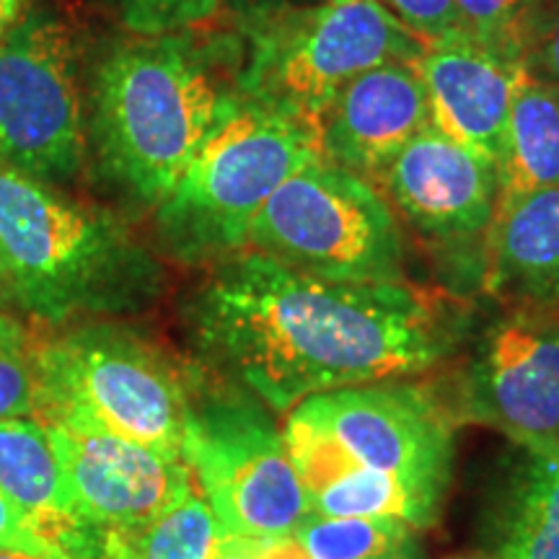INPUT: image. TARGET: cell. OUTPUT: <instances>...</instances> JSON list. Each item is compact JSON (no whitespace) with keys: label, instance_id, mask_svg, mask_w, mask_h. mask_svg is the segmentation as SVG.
<instances>
[{"label":"cell","instance_id":"cell-1","mask_svg":"<svg viewBox=\"0 0 559 559\" xmlns=\"http://www.w3.org/2000/svg\"><path fill=\"white\" fill-rule=\"evenodd\" d=\"M198 366L275 415L324 391L425 373L464 319L409 283H337L243 249L210 264L181 306Z\"/></svg>","mask_w":559,"mask_h":559},{"label":"cell","instance_id":"cell-2","mask_svg":"<svg viewBox=\"0 0 559 559\" xmlns=\"http://www.w3.org/2000/svg\"><path fill=\"white\" fill-rule=\"evenodd\" d=\"M239 68L241 41L194 29L107 41L83 66L86 166L130 207L153 213L239 109Z\"/></svg>","mask_w":559,"mask_h":559},{"label":"cell","instance_id":"cell-3","mask_svg":"<svg viewBox=\"0 0 559 559\" xmlns=\"http://www.w3.org/2000/svg\"><path fill=\"white\" fill-rule=\"evenodd\" d=\"M0 267L13 311L47 326L148 311L166 270L111 210L0 164Z\"/></svg>","mask_w":559,"mask_h":559},{"label":"cell","instance_id":"cell-4","mask_svg":"<svg viewBox=\"0 0 559 559\" xmlns=\"http://www.w3.org/2000/svg\"><path fill=\"white\" fill-rule=\"evenodd\" d=\"M192 373L128 321H79L34 342V415L185 459Z\"/></svg>","mask_w":559,"mask_h":559},{"label":"cell","instance_id":"cell-5","mask_svg":"<svg viewBox=\"0 0 559 559\" xmlns=\"http://www.w3.org/2000/svg\"><path fill=\"white\" fill-rule=\"evenodd\" d=\"M317 158V128L241 102L151 213L160 254L192 267L239 254L270 194Z\"/></svg>","mask_w":559,"mask_h":559},{"label":"cell","instance_id":"cell-6","mask_svg":"<svg viewBox=\"0 0 559 559\" xmlns=\"http://www.w3.org/2000/svg\"><path fill=\"white\" fill-rule=\"evenodd\" d=\"M425 41L379 0L306 9H254L241 41L243 104L311 124L355 75L383 62H417Z\"/></svg>","mask_w":559,"mask_h":559},{"label":"cell","instance_id":"cell-7","mask_svg":"<svg viewBox=\"0 0 559 559\" xmlns=\"http://www.w3.org/2000/svg\"><path fill=\"white\" fill-rule=\"evenodd\" d=\"M181 453L223 534L283 539L311 513L275 412L198 362Z\"/></svg>","mask_w":559,"mask_h":559},{"label":"cell","instance_id":"cell-8","mask_svg":"<svg viewBox=\"0 0 559 559\" xmlns=\"http://www.w3.org/2000/svg\"><path fill=\"white\" fill-rule=\"evenodd\" d=\"M247 249L337 283H404L407 243L391 202L326 158L270 194L251 221Z\"/></svg>","mask_w":559,"mask_h":559},{"label":"cell","instance_id":"cell-9","mask_svg":"<svg viewBox=\"0 0 559 559\" xmlns=\"http://www.w3.org/2000/svg\"><path fill=\"white\" fill-rule=\"evenodd\" d=\"M0 164L62 190L86 169L79 37L50 0L0 41Z\"/></svg>","mask_w":559,"mask_h":559},{"label":"cell","instance_id":"cell-10","mask_svg":"<svg viewBox=\"0 0 559 559\" xmlns=\"http://www.w3.org/2000/svg\"><path fill=\"white\" fill-rule=\"evenodd\" d=\"M349 459L443 502L453 466V423L428 386L386 379L324 391L300 402Z\"/></svg>","mask_w":559,"mask_h":559},{"label":"cell","instance_id":"cell-11","mask_svg":"<svg viewBox=\"0 0 559 559\" xmlns=\"http://www.w3.org/2000/svg\"><path fill=\"white\" fill-rule=\"evenodd\" d=\"M464 412L526 449H559V309H510L466 366Z\"/></svg>","mask_w":559,"mask_h":559},{"label":"cell","instance_id":"cell-12","mask_svg":"<svg viewBox=\"0 0 559 559\" xmlns=\"http://www.w3.org/2000/svg\"><path fill=\"white\" fill-rule=\"evenodd\" d=\"M419 236L464 249L485 241L498 207V166L428 124L373 177Z\"/></svg>","mask_w":559,"mask_h":559},{"label":"cell","instance_id":"cell-13","mask_svg":"<svg viewBox=\"0 0 559 559\" xmlns=\"http://www.w3.org/2000/svg\"><path fill=\"white\" fill-rule=\"evenodd\" d=\"M79 519L104 531L148 523L198 489L185 459L115 436L45 425Z\"/></svg>","mask_w":559,"mask_h":559},{"label":"cell","instance_id":"cell-14","mask_svg":"<svg viewBox=\"0 0 559 559\" xmlns=\"http://www.w3.org/2000/svg\"><path fill=\"white\" fill-rule=\"evenodd\" d=\"M432 124L417 62H383L355 75L319 122L326 160L368 181L412 135Z\"/></svg>","mask_w":559,"mask_h":559},{"label":"cell","instance_id":"cell-15","mask_svg":"<svg viewBox=\"0 0 559 559\" xmlns=\"http://www.w3.org/2000/svg\"><path fill=\"white\" fill-rule=\"evenodd\" d=\"M417 70L428 91L432 124L498 166L510 104L526 66L456 32L428 41Z\"/></svg>","mask_w":559,"mask_h":559},{"label":"cell","instance_id":"cell-16","mask_svg":"<svg viewBox=\"0 0 559 559\" xmlns=\"http://www.w3.org/2000/svg\"><path fill=\"white\" fill-rule=\"evenodd\" d=\"M283 438L311 513L330 519H402L419 531L438 521V500L349 459L337 440L298 409L288 412Z\"/></svg>","mask_w":559,"mask_h":559},{"label":"cell","instance_id":"cell-17","mask_svg":"<svg viewBox=\"0 0 559 559\" xmlns=\"http://www.w3.org/2000/svg\"><path fill=\"white\" fill-rule=\"evenodd\" d=\"M485 290L513 309H559V185L495 207L481 241Z\"/></svg>","mask_w":559,"mask_h":559},{"label":"cell","instance_id":"cell-18","mask_svg":"<svg viewBox=\"0 0 559 559\" xmlns=\"http://www.w3.org/2000/svg\"><path fill=\"white\" fill-rule=\"evenodd\" d=\"M0 492L58 555L99 559V534L75 513L60 461L39 419H0Z\"/></svg>","mask_w":559,"mask_h":559},{"label":"cell","instance_id":"cell-19","mask_svg":"<svg viewBox=\"0 0 559 559\" xmlns=\"http://www.w3.org/2000/svg\"><path fill=\"white\" fill-rule=\"evenodd\" d=\"M559 185V94L523 70L498 158V202Z\"/></svg>","mask_w":559,"mask_h":559},{"label":"cell","instance_id":"cell-20","mask_svg":"<svg viewBox=\"0 0 559 559\" xmlns=\"http://www.w3.org/2000/svg\"><path fill=\"white\" fill-rule=\"evenodd\" d=\"M502 513L498 555L559 559V449H526Z\"/></svg>","mask_w":559,"mask_h":559},{"label":"cell","instance_id":"cell-21","mask_svg":"<svg viewBox=\"0 0 559 559\" xmlns=\"http://www.w3.org/2000/svg\"><path fill=\"white\" fill-rule=\"evenodd\" d=\"M218 539V519L200 489H192L148 523L104 531L99 559H213Z\"/></svg>","mask_w":559,"mask_h":559},{"label":"cell","instance_id":"cell-22","mask_svg":"<svg viewBox=\"0 0 559 559\" xmlns=\"http://www.w3.org/2000/svg\"><path fill=\"white\" fill-rule=\"evenodd\" d=\"M290 536L311 559H419V528L402 519L309 513Z\"/></svg>","mask_w":559,"mask_h":559},{"label":"cell","instance_id":"cell-23","mask_svg":"<svg viewBox=\"0 0 559 559\" xmlns=\"http://www.w3.org/2000/svg\"><path fill=\"white\" fill-rule=\"evenodd\" d=\"M461 32L523 66L534 0H456Z\"/></svg>","mask_w":559,"mask_h":559},{"label":"cell","instance_id":"cell-24","mask_svg":"<svg viewBox=\"0 0 559 559\" xmlns=\"http://www.w3.org/2000/svg\"><path fill=\"white\" fill-rule=\"evenodd\" d=\"M34 342L9 311H0V419L34 415Z\"/></svg>","mask_w":559,"mask_h":559},{"label":"cell","instance_id":"cell-25","mask_svg":"<svg viewBox=\"0 0 559 559\" xmlns=\"http://www.w3.org/2000/svg\"><path fill=\"white\" fill-rule=\"evenodd\" d=\"M128 34L153 37L198 29L221 11L223 0H102Z\"/></svg>","mask_w":559,"mask_h":559},{"label":"cell","instance_id":"cell-26","mask_svg":"<svg viewBox=\"0 0 559 559\" xmlns=\"http://www.w3.org/2000/svg\"><path fill=\"white\" fill-rule=\"evenodd\" d=\"M523 66L559 94V0H534Z\"/></svg>","mask_w":559,"mask_h":559},{"label":"cell","instance_id":"cell-27","mask_svg":"<svg viewBox=\"0 0 559 559\" xmlns=\"http://www.w3.org/2000/svg\"><path fill=\"white\" fill-rule=\"evenodd\" d=\"M407 29L428 45L461 32L456 0H379Z\"/></svg>","mask_w":559,"mask_h":559},{"label":"cell","instance_id":"cell-28","mask_svg":"<svg viewBox=\"0 0 559 559\" xmlns=\"http://www.w3.org/2000/svg\"><path fill=\"white\" fill-rule=\"evenodd\" d=\"M0 551H26V555L37 557L66 559L34 534L29 523L24 521V515L5 500L3 492H0Z\"/></svg>","mask_w":559,"mask_h":559},{"label":"cell","instance_id":"cell-29","mask_svg":"<svg viewBox=\"0 0 559 559\" xmlns=\"http://www.w3.org/2000/svg\"><path fill=\"white\" fill-rule=\"evenodd\" d=\"M251 559H311V557L306 555L304 547H300L293 536H283V539L254 542Z\"/></svg>","mask_w":559,"mask_h":559},{"label":"cell","instance_id":"cell-30","mask_svg":"<svg viewBox=\"0 0 559 559\" xmlns=\"http://www.w3.org/2000/svg\"><path fill=\"white\" fill-rule=\"evenodd\" d=\"M251 549H254V539H239V536L223 534L221 531L213 559H251Z\"/></svg>","mask_w":559,"mask_h":559},{"label":"cell","instance_id":"cell-31","mask_svg":"<svg viewBox=\"0 0 559 559\" xmlns=\"http://www.w3.org/2000/svg\"><path fill=\"white\" fill-rule=\"evenodd\" d=\"M37 0H0V41L29 13Z\"/></svg>","mask_w":559,"mask_h":559},{"label":"cell","instance_id":"cell-32","mask_svg":"<svg viewBox=\"0 0 559 559\" xmlns=\"http://www.w3.org/2000/svg\"><path fill=\"white\" fill-rule=\"evenodd\" d=\"M0 311H13L11 306V296H9V285H5V277H3V267H0Z\"/></svg>","mask_w":559,"mask_h":559},{"label":"cell","instance_id":"cell-33","mask_svg":"<svg viewBox=\"0 0 559 559\" xmlns=\"http://www.w3.org/2000/svg\"><path fill=\"white\" fill-rule=\"evenodd\" d=\"M451 559H506L500 557L498 551H492V555H474V557H451Z\"/></svg>","mask_w":559,"mask_h":559},{"label":"cell","instance_id":"cell-34","mask_svg":"<svg viewBox=\"0 0 559 559\" xmlns=\"http://www.w3.org/2000/svg\"><path fill=\"white\" fill-rule=\"evenodd\" d=\"M330 3H353V0H330Z\"/></svg>","mask_w":559,"mask_h":559}]
</instances>
